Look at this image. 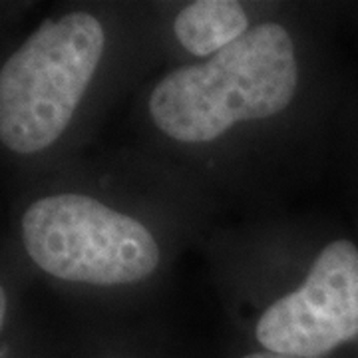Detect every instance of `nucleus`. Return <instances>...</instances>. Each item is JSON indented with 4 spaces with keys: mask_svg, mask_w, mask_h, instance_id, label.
<instances>
[{
    "mask_svg": "<svg viewBox=\"0 0 358 358\" xmlns=\"http://www.w3.org/2000/svg\"><path fill=\"white\" fill-rule=\"evenodd\" d=\"M358 334V247L338 239L315 259L307 281L275 301L257 322L261 346L285 357L319 358Z\"/></svg>",
    "mask_w": 358,
    "mask_h": 358,
    "instance_id": "nucleus-4",
    "label": "nucleus"
},
{
    "mask_svg": "<svg viewBox=\"0 0 358 358\" xmlns=\"http://www.w3.org/2000/svg\"><path fill=\"white\" fill-rule=\"evenodd\" d=\"M6 320V291H0V324L4 327Z\"/></svg>",
    "mask_w": 358,
    "mask_h": 358,
    "instance_id": "nucleus-7",
    "label": "nucleus"
},
{
    "mask_svg": "<svg viewBox=\"0 0 358 358\" xmlns=\"http://www.w3.org/2000/svg\"><path fill=\"white\" fill-rule=\"evenodd\" d=\"M106 44L88 13L44 22L0 72V140L16 154L50 148L68 128Z\"/></svg>",
    "mask_w": 358,
    "mask_h": 358,
    "instance_id": "nucleus-2",
    "label": "nucleus"
},
{
    "mask_svg": "<svg viewBox=\"0 0 358 358\" xmlns=\"http://www.w3.org/2000/svg\"><path fill=\"white\" fill-rule=\"evenodd\" d=\"M245 8L233 0H197L173 22L179 44L195 56H215L249 32Z\"/></svg>",
    "mask_w": 358,
    "mask_h": 358,
    "instance_id": "nucleus-5",
    "label": "nucleus"
},
{
    "mask_svg": "<svg viewBox=\"0 0 358 358\" xmlns=\"http://www.w3.org/2000/svg\"><path fill=\"white\" fill-rule=\"evenodd\" d=\"M243 358H294V357H285V355H275V352H268V350H261V352H251Z\"/></svg>",
    "mask_w": 358,
    "mask_h": 358,
    "instance_id": "nucleus-6",
    "label": "nucleus"
},
{
    "mask_svg": "<svg viewBox=\"0 0 358 358\" xmlns=\"http://www.w3.org/2000/svg\"><path fill=\"white\" fill-rule=\"evenodd\" d=\"M296 84L291 34L277 22H263L201 64L162 78L150 96V115L167 138L205 143L239 122L281 114Z\"/></svg>",
    "mask_w": 358,
    "mask_h": 358,
    "instance_id": "nucleus-1",
    "label": "nucleus"
},
{
    "mask_svg": "<svg viewBox=\"0 0 358 358\" xmlns=\"http://www.w3.org/2000/svg\"><path fill=\"white\" fill-rule=\"evenodd\" d=\"M26 253L48 275L98 287L131 285L159 265L148 227L76 193L42 197L22 215Z\"/></svg>",
    "mask_w": 358,
    "mask_h": 358,
    "instance_id": "nucleus-3",
    "label": "nucleus"
}]
</instances>
